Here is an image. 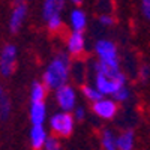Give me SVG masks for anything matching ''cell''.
Wrapping results in <instances>:
<instances>
[{
	"mask_svg": "<svg viewBox=\"0 0 150 150\" xmlns=\"http://www.w3.org/2000/svg\"><path fill=\"white\" fill-rule=\"evenodd\" d=\"M98 21H99V24H101V26H104V27H111V26H114L116 18L112 17L110 12H102V14L99 15Z\"/></svg>",
	"mask_w": 150,
	"mask_h": 150,
	"instance_id": "7402d4cb",
	"label": "cell"
},
{
	"mask_svg": "<svg viewBox=\"0 0 150 150\" xmlns=\"http://www.w3.org/2000/svg\"><path fill=\"white\" fill-rule=\"evenodd\" d=\"M48 89L44 86L42 81H33L30 86V102H41L45 101L48 96Z\"/></svg>",
	"mask_w": 150,
	"mask_h": 150,
	"instance_id": "9a60e30c",
	"label": "cell"
},
{
	"mask_svg": "<svg viewBox=\"0 0 150 150\" xmlns=\"http://www.w3.org/2000/svg\"><path fill=\"white\" fill-rule=\"evenodd\" d=\"M93 51H95L98 62L108 65V66H120V54H119V48L114 41L107 39V38L98 39L95 42Z\"/></svg>",
	"mask_w": 150,
	"mask_h": 150,
	"instance_id": "277c9868",
	"label": "cell"
},
{
	"mask_svg": "<svg viewBox=\"0 0 150 150\" xmlns=\"http://www.w3.org/2000/svg\"><path fill=\"white\" fill-rule=\"evenodd\" d=\"M48 131L45 125H32L29 132V141L33 150H42V146L48 137Z\"/></svg>",
	"mask_w": 150,
	"mask_h": 150,
	"instance_id": "7c38bea8",
	"label": "cell"
},
{
	"mask_svg": "<svg viewBox=\"0 0 150 150\" xmlns=\"http://www.w3.org/2000/svg\"><path fill=\"white\" fill-rule=\"evenodd\" d=\"M18 63V50L14 44H5L0 50V75L5 78H9L14 75Z\"/></svg>",
	"mask_w": 150,
	"mask_h": 150,
	"instance_id": "5b68a950",
	"label": "cell"
},
{
	"mask_svg": "<svg viewBox=\"0 0 150 150\" xmlns=\"http://www.w3.org/2000/svg\"><path fill=\"white\" fill-rule=\"evenodd\" d=\"M81 93H83V96H84L90 104L102 96L101 93L96 90V87H95L93 84H83V87H81Z\"/></svg>",
	"mask_w": 150,
	"mask_h": 150,
	"instance_id": "ac0fdd59",
	"label": "cell"
},
{
	"mask_svg": "<svg viewBox=\"0 0 150 150\" xmlns=\"http://www.w3.org/2000/svg\"><path fill=\"white\" fill-rule=\"evenodd\" d=\"M27 14H29L27 3L15 2V5L11 9L9 18H8V29L11 33H18L23 29L24 23L27 20Z\"/></svg>",
	"mask_w": 150,
	"mask_h": 150,
	"instance_id": "9c48e42d",
	"label": "cell"
},
{
	"mask_svg": "<svg viewBox=\"0 0 150 150\" xmlns=\"http://www.w3.org/2000/svg\"><path fill=\"white\" fill-rule=\"evenodd\" d=\"M92 84L102 96H112L122 86L128 84V78L120 66H108L95 60Z\"/></svg>",
	"mask_w": 150,
	"mask_h": 150,
	"instance_id": "6da1fadb",
	"label": "cell"
},
{
	"mask_svg": "<svg viewBox=\"0 0 150 150\" xmlns=\"http://www.w3.org/2000/svg\"><path fill=\"white\" fill-rule=\"evenodd\" d=\"M65 47H66V53L71 57L80 59L87 50V39H86L84 32L69 30V33L65 38Z\"/></svg>",
	"mask_w": 150,
	"mask_h": 150,
	"instance_id": "ba28073f",
	"label": "cell"
},
{
	"mask_svg": "<svg viewBox=\"0 0 150 150\" xmlns=\"http://www.w3.org/2000/svg\"><path fill=\"white\" fill-rule=\"evenodd\" d=\"M8 98H9V96H8V92H6V89H5V87H3L2 84H0V104H2L3 101H6Z\"/></svg>",
	"mask_w": 150,
	"mask_h": 150,
	"instance_id": "484cf974",
	"label": "cell"
},
{
	"mask_svg": "<svg viewBox=\"0 0 150 150\" xmlns=\"http://www.w3.org/2000/svg\"><path fill=\"white\" fill-rule=\"evenodd\" d=\"M68 2H71L74 6H80V5H83V0H68Z\"/></svg>",
	"mask_w": 150,
	"mask_h": 150,
	"instance_id": "4316f807",
	"label": "cell"
},
{
	"mask_svg": "<svg viewBox=\"0 0 150 150\" xmlns=\"http://www.w3.org/2000/svg\"><path fill=\"white\" fill-rule=\"evenodd\" d=\"M11 114H12V102L8 98L6 101L0 104V122H3V123L8 122L11 119Z\"/></svg>",
	"mask_w": 150,
	"mask_h": 150,
	"instance_id": "44dd1931",
	"label": "cell"
},
{
	"mask_svg": "<svg viewBox=\"0 0 150 150\" xmlns=\"http://www.w3.org/2000/svg\"><path fill=\"white\" fill-rule=\"evenodd\" d=\"M66 2L68 0H42V6H41L42 20L45 21L50 17L63 15V11L66 8Z\"/></svg>",
	"mask_w": 150,
	"mask_h": 150,
	"instance_id": "8fae6325",
	"label": "cell"
},
{
	"mask_svg": "<svg viewBox=\"0 0 150 150\" xmlns=\"http://www.w3.org/2000/svg\"><path fill=\"white\" fill-rule=\"evenodd\" d=\"M72 68V57L66 51H59L51 57V60L45 66L41 81L48 90H56L57 87L69 83Z\"/></svg>",
	"mask_w": 150,
	"mask_h": 150,
	"instance_id": "7a4b0ae2",
	"label": "cell"
},
{
	"mask_svg": "<svg viewBox=\"0 0 150 150\" xmlns=\"http://www.w3.org/2000/svg\"><path fill=\"white\" fill-rule=\"evenodd\" d=\"M140 11L146 20L150 18V0H140Z\"/></svg>",
	"mask_w": 150,
	"mask_h": 150,
	"instance_id": "d4e9b609",
	"label": "cell"
},
{
	"mask_svg": "<svg viewBox=\"0 0 150 150\" xmlns=\"http://www.w3.org/2000/svg\"><path fill=\"white\" fill-rule=\"evenodd\" d=\"M15 2H23V3H29L30 0H15Z\"/></svg>",
	"mask_w": 150,
	"mask_h": 150,
	"instance_id": "83f0119b",
	"label": "cell"
},
{
	"mask_svg": "<svg viewBox=\"0 0 150 150\" xmlns=\"http://www.w3.org/2000/svg\"><path fill=\"white\" fill-rule=\"evenodd\" d=\"M47 116H48V108H47V102L45 101L30 102V107H29V119H30V123L32 125H45Z\"/></svg>",
	"mask_w": 150,
	"mask_h": 150,
	"instance_id": "4fadbf2b",
	"label": "cell"
},
{
	"mask_svg": "<svg viewBox=\"0 0 150 150\" xmlns=\"http://www.w3.org/2000/svg\"><path fill=\"white\" fill-rule=\"evenodd\" d=\"M138 77H140V80H141L143 83L149 81V77H150V68H149L147 63H143V65L140 66V69H138Z\"/></svg>",
	"mask_w": 150,
	"mask_h": 150,
	"instance_id": "cb8c5ba5",
	"label": "cell"
},
{
	"mask_svg": "<svg viewBox=\"0 0 150 150\" xmlns=\"http://www.w3.org/2000/svg\"><path fill=\"white\" fill-rule=\"evenodd\" d=\"M53 92H54L56 104H57L59 110H62V111H69L71 112L75 108V105L78 104V93L75 90V87L69 83L57 87Z\"/></svg>",
	"mask_w": 150,
	"mask_h": 150,
	"instance_id": "8992f818",
	"label": "cell"
},
{
	"mask_svg": "<svg viewBox=\"0 0 150 150\" xmlns=\"http://www.w3.org/2000/svg\"><path fill=\"white\" fill-rule=\"evenodd\" d=\"M71 114H72V117H74L75 122H83L84 117H86V108L77 104V105H75V108L71 111Z\"/></svg>",
	"mask_w": 150,
	"mask_h": 150,
	"instance_id": "603a6c76",
	"label": "cell"
},
{
	"mask_svg": "<svg viewBox=\"0 0 150 150\" xmlns=\"http://www.w3.org/2000/svg\"><path fill=\"white\" fill-rule=\"evenodd\" d=\"M44 23H45V27L48 29V32H51V33H59V32H62V30H63V26H65L63 15L50 17V18H47Z\"/></svg>",
	"mask_w": 150,
	"mask_h": 150,
	"instance_id": "e0dca14e",
	"label": "cell"
},
{
	"mask_svg": "<svg viewBox=\"0 0 150 150\" xmlns=\"http://www.w3.org/2000/svg\"><path fill=\"white\" fill-rule=\"evenodd\" d=\"M87 24H89L87 14L80 6H74V9H71L69 15H68L69 30H72V32H84L87 29Z\"/></svg>",
	"mask_w": 150,
	"mask_h": 150,
	"instance_id": "30bf717a",
	"label": "cell"
},
{
	"mask_svg": "<svg viewBox=\"0 0 150 150\" xmlns=\"http://www.w3.org/2000/svg\"><path fill=\"white\" fill-rule=\"evenodd\" d=\"M92 111L102 120H112L119 112V102L110 96H101L92 102Z\"/></svg>",
	"mask_w": 150,
	"mask_h": 150,
	"instance_id": "52a82bcc",
	"label": "cell"
},
{
	"mask_svg": "<svg viewBox=\"0 0 150 150\" xmlns=\"http://www.w3.org/2000/svg\"><path fill=\"white\" fill-rule=\"evenodd\" d=\"M110 98H112L116 102H119V104H122V102H126V101H129L131 99V89L128 87V84H125V86H122L120 89L112 95V96H110Z\"/></svg>",
	"mask_w": 150,
	"mask_h": 150,
	"instance_id": "d6986e66",
	"label": "cell"
},
{
	"mask_svg": "<svg viewBox=\"0 0 150 150\" xmlns=\"http://www.w3.org/2000/svg\"><path fill=\"white\" fill-rule=\"evenodd\" d=\"M117 150H134L135 149V132L132 129H125L116 135Z\"/></svg>",
	"mask_w": 150,
	"mask_h": 150,
	"instance_id": "5bb4252c",
	"label": "cell"
},
{
	"mask_svg": "<svg viewBox=\"0 0 150 150\" xmlns=\"http://www.w3.org/2000/svg\"><path fill=\"white\" fill-rule=\"evenodd\" d=\"M42 150H62V141L59 137L53 135V134H48L47 140L42 146Z\"/></svg>",
	"mask_w": 150,
	"mask_h": 150,
	"instance_id": "ffe728a7",
	"label": "cell"
},
{
	"mask_svg": "<svg viewBox=\"0 0 150 150\" xmlns=\"http://www.w3.org/2000/svg\"><path fill=\"white\" fill-rule=\"evenodd\" d=\"M101 146L104 150H117L116 147V134L111 129H104L101 132Z\"/></svg>",
	"mask_w": 150,
	"mask_h": 150,
	"instance_id": "2e32d148",
	"label": "cell"
},
{
	"mask_svg": "<svg viewBox=\"0 0 150 150\" xmlns=\"http://www.w3.org/2000/svg\"><path fill=\"white\" fill-rule=\"evenodd\" d=\"M47 120H48L50 134L59 137V138H68V137H71L75 129V123H77L69 111H62V110L56 111Z\"/></svg>",
	"mask_w": 150,
	"mask_h": 150,
	"instance_id": "3957f363",
	"label": "cell"
}]
</instances>
